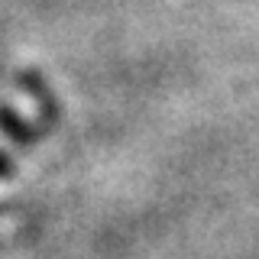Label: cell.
I'll use <instances>...</instances> for the list:
<instances>
[{
	"instance_id": "1",
	"label": "cell",
	"mask_w": 259,
	"mask_h": 259,
	"mask_svg": "<svg viewBox=\"0 0 259 259\" xmlns=\"http://www.w3.org/2000/svg\"><path fill=\"white\" fill-rule=\"evenodd\" d=\"M16 88H20V91L26 94V97H32V101H36L39 123H42L46 133L59 126V120H62V107H59V97H55V91L49 88V81L42 78V71H36V68H23V71H16Z\"/></svg>"
},
{
	"instance_id": "2",
	"label": "cell",
	"mask_w": 259,
	"mask_h": 259,
	"mask_svg": "<svg viewBox=\"0 0 259 259\" xmlns=\"http://www.w3.org/2000/svg\"><path fill=\"white\" fill-rule=\"evenodd\" d=\"M0 133L7 136L10 143L23 146V149H29V146H36L42 140V123H29L26 117H20L10 104H0Z\"/></svg>"
},
{
	"instance_id": "3",
	"label": "cell",
	"mask_w": 259,
	"mask_h": 259,
	"mask_svg": "<svg viewBox=\"0 0 259 259\" xmlns=\"http://www.w3.org/2000/svg\"><path fill=\"white\" fill-rule=\"evenodd\" d=\"M13 156L7 149H0V178H7V175H13Z\"/></svg>"
}]
</instances>
